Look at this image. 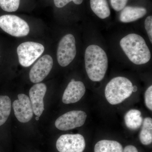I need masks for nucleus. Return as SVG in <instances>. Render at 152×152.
<instances>
[{"label":"nucleus","instance_id":"obj_16","mask_svg":"<svg viewBox=\"0 0 152 152\" xmlns=\"http://www.w3.org/2000/svg\"><path fill=\"white\" fill-rule=\"evenodd\" d=\"M94 152H123V148L115 141L102 140L95 145Z\"/></svg>","mask_w":152,"mask_h":152},{"label":"nucleus","instance_id":"obj_14","mask_svg":"<svg viewBox=\"0 0 152 152\" xmlns=\"http://www.w3.org/2000/svg\"><path fill=\"white\" fill-rule=\"evenodd\" d=\"M124 120L126 126L132 130L139 129L143 123L141 113L135 109H132L129 111L125 115Z\"/></svg>","mask_w":152,"mask_h":152},{"label":"nucleus","instance_id":"obj_4","mask_svg":"<svg viewBox=\"0 0 152 152\" xmlns=\"http://www.w3.org/2000/svg\"><path fill=\"white\" fill-rule=\"evenodd\" d=\"M0 28L10 35L18 37L27 36L30 31L27 22L15 15L0 17Z\"/></svg>","mask_w":152,"mask_h":152},{"label":"nucleus","instance_id":"obj_20","mask_svg":"<svg viewBox=\"0 0 152 152\" xmlns=\"http://www.w3.org/2000/svg\"><path fill=\"white\" fill-rule=\"evenodd\" d=\"M128 0H110L111 5L115 10H122L126 5Z\"/></svg>","mask_w":152,"mask_h":152},{"label":"nucleus","instance_id":"obj_19","mask_svg":"<svg viewBox=\"0 0 152 152\" xmlns=\"http://www.w3.org/2000/svg\"><path fill=\"white\" fill-rule=\"evenodd\" d=\"M20 0H0V7L7 12L16 11L20 6Z\"/></svg>","mask_w":152,"mask_h":152},{"label":"nucleus","instance_id":"obj_26","mask_svg":"<svg viewBox=\"0 0 152 152\" xmlns=\"http://www.w3.org/2000/svg\"><path fill=\"white\" fill-rule=\"evenodd\" d=\"M36 121H38L39 120V117L38 116H37L36 117Z\"/></svg>","mask_w":152,"mask_h":152},{"label":"nucleus","instance_id":"obj_17","mask_svg":"<svg viewBox=\"0 0 152 152\" xmlns=\"http://www.w3.org/2000/svg\"><path fill=\"white\" fill-rule=\"evenodd\" d=\"M142 123V127L140 134V141L143 145H150L152 142L151 118H145Z\"/></svg>","mask_w":152,"mask_h":152},{"label":"nucleus","instance_id":"obj_1","mask_svg":"<svg viewBox=\"0 0 152 152\" xmlns=\"http://www.w3.org/2000/svg\"><path fill=\"white\" fill-rule=\"evenodd\" d=\"M85 62L86 71L90 80L94 82L102 81L108 66L107 56L103 49L95 45L87 47Z\"/></svg>","mask_w":152,"mask_h":152},{"label":"nucleus","instance_id":"obj_8","mask_svg":"<svg viewBox=\"0 0 152 152\" xmlns=\"http://www.w3.org/2000/svg\"><path fill=\"white\" fill-rule=\"evenodd\" d=\"M87 115L83 111H72L59 117L55 122V126L61 131H68L80 127L84 124Z\"/></svg>","mask_w":152,"mask_h":152},{"label":"nucleus","instance_id":"obj_2","mask_svg":"<svg viewBox=\"0 0 152 152\" xmlns=\"http://www.w3.org/2000/svg\"><path fill=\"white\" fill-rule=\"evenodd\" d=\"M120 45L128 58L136 65L146 64L151 58V52L141 36L130 34L121 40Z\"/></svg>","mask_w":152,"mask_h":152},{"label":"nucleus","instance_id":"obj_9","mask_svg":"<svg viewBox=\"0 0 152 152\" xmlns=\"http://www.w3.org/2000/svg\"><path fill=\"white\" fill-rule=\"evenodd\" d=\"M53 64V58L50 55H45L40 58L30 71L31 81L37 83L43 80L51 70Z\"/></svg>","mask_w":152,"mask_h":152},{"label":"nucleus","instance_id":"obj_24","mask_svg":"<svg viewBox=\"0 0 152 152\" xmlns=\"http://www.w3.org/2000/svg\"><path fill=\"white\" fill-rule=\"evenodd\" d=\"M123 152H138L137 149L134 146L129 145L126 146L124 150H123Z\"/></svg>","mask_w":152,"mask_h":152},{"label":"nucleus","instance_id":"obj_18","mask_svg":"<svg viewBox=\"0 0 152 152\" xmlns=\"http://www.w3.org/2000/svg\"><path fill=\"white\" fill-rule=\"evenodd\" d=\"M11 101L7 96H0V126L6 122L10 114Z\"/></svg>","mask_w":152,"mask_h":152},{"label":"nucleus","instance_id":"obj_21","mask_svg":"<svg viewBox=\"0 0 152 152\" xmlns=\"http://www.w3.org/2000/svg\"><path fill=\"white\" fill-rule=\"evenodd\" d=\"M145 103L146 106L150 110H152V86L149 87L145 94Z\"/></svg>","mask_w":152,"mask_h":152},{"label":"nucleus","instance_id":"obj_6","mask_svg":"<svg viewBox=\"0 0 152 152\" xmlns=\"http://www.w3.org/2000/svg\"><path fill=\"white\" fill-rule=\"evenodd\" d=\"M75 39L72 34L64 36L60 41L57 50L58 63L62 67L69 65L75 59L76 55Z\"/></svg>","mask_w":152,"mask_h":152},{"label":"nucleus","instance_id":"obj_10","mask_svg":"<svg viewBox=\"0 0 152 152\" xmlns=\"http://www.w3.org/2000/svg\"><path fill=\"white\" fill-rule=\"evenodd\" d=\"M18 98L13 103L15 116L20 122L27 123L31 119L34 115L30 98L24 94H19Z\"/></svg>","mask_w":152,"mask_h":152},{"label":"nucleus","instance_id":"obj_12","mask_svg":"<svg viewBox=\"0 0 152 152\" xmlns=\"http://www.w3.org/2000/svg\"><path fill=\"white\" fill-rule=\"evenodd\" d=\"M86 91V87L83 82L72 80L63 94V102L65 104L77 102L83 96Z\"/></svg>","mask_w":152,"mask_h":152},{"label":"nucleus","instance_id":"obj_23","mask_svg":"<svg viewBox=\"0 0 152 152\" xmlns=\"http://www.w3.org/2000/svg\"><path fill=\"white\" fill-rule=\"evenodd\" d=\"M83 0H54L55 6L58 8H62L66 5L68 4L73 1L77 5L81 4Z\"/></svg>","mask_w":152,"mask_h":152},{"label":"nucleus","instance_id":"obj_25","mask_svg":"<svg viewBox=\"0 0 152 152\" xmlns=\"http://www.w3.org/2000/svg\"><path fill=\"white\" fill-rule=\"evenodd\" d=\"M137 87L136 86H133V92H135L137 91Z\"/></svg>","mask_w":152,"mask_h":152},{"label":"nucleus","instance_id":"obj_22","mask_svg":"<svg viewBox=\"0 0 152 152\" xmlns=\"http://www.w3.org/2000/svg\"><path fill=\"white\" fill-rule=\"evenodd\" d=\"M145 28L146 30L147 34L151 42L152 43V17L149 16L145 20Z\"/></svg>","mask_w":152,"mask_h":152},{"label":"nucleus","instance_id":"obj_7","mask_svg":"<svg viewBox=\"0 0 152 152\" xmlns=\"http://www.w3.org/2000/svg\"><path fill=\"white\" fill-rule=\"evenodd\" d=\"M86 145L84 138L80 134L62 135L57 140L56 144L59 152H83Z\"/></svg>","mask_w":152,"mask_h":152},{"label":"nucleus","instance_id":"obj_3","mask_svg":"<svg viewBox=\"0 0 152 152\" xmlns=\"http://www.w3.org/2000/svg\"><path fill=\"white\" fill-rule=\"evenodd\" d=\"M133 86L129 80L123 77L112 79L106 86L105 95L106 99L112 105L122 102L130 96L133 93Z\"/></svg>","mask_w":152,"mask_h":152},{"label":"nucleus","instance_id":"obj_5","mask_svg":"<svg viewBox=\"0 0 152 152\" xmlns=\"http://www.w3.org/2000/svg\"><path fill=\"white\" fill-rule=\"evenodd\" d=\"M45 50L42 44L32 42H27L19 45L17 53L19 63L25 67L30 66L37 59Z\"/></svg>","mask_w":152,"mask_h":152},{"label":"nucleus","instance_id":"obj_13","mask_svg":"<svg viewBox=\"0 0 152 152\" xmlns=\"http://www.w3.org/2000/svg\"><path fill=\"white\" fill-rule=\"evenodd\" d=\"M146 9L142 7H125L120 15V20L122 23L135 21L147 14Z\"/></svg>","mask_w":152,"mask_h":152},{"label":"nucleus","instance_id":"obj_15","mask_svg":"<svg viewBox=\"0 0 152 152\" xmlns=\"http://www.w3.org/2000/svg\"><path fill=\"white\" fill-rule=\"evenodd\" d=\"M90 5L93 12L100 18L106 19L110 15L107 0H90Z\"/></svg>","mask_w":152,"mask_h":152},{"label":"nucleus","instance_id":"obj_11","mask_svg":"<svg viewBox=\"0 0 152 152\" xmlns=\"http://www.w3.org/2000/svg\"><path fill=\"white\" fill-rule=\"evenodd\" d=\"M46 91V86L42 83L36 84L30 89V99L33 112L37 116L40 117L43 112L44 98Z\"/></svg>","mask_w":152,"mask_h":152}]
</instances>
